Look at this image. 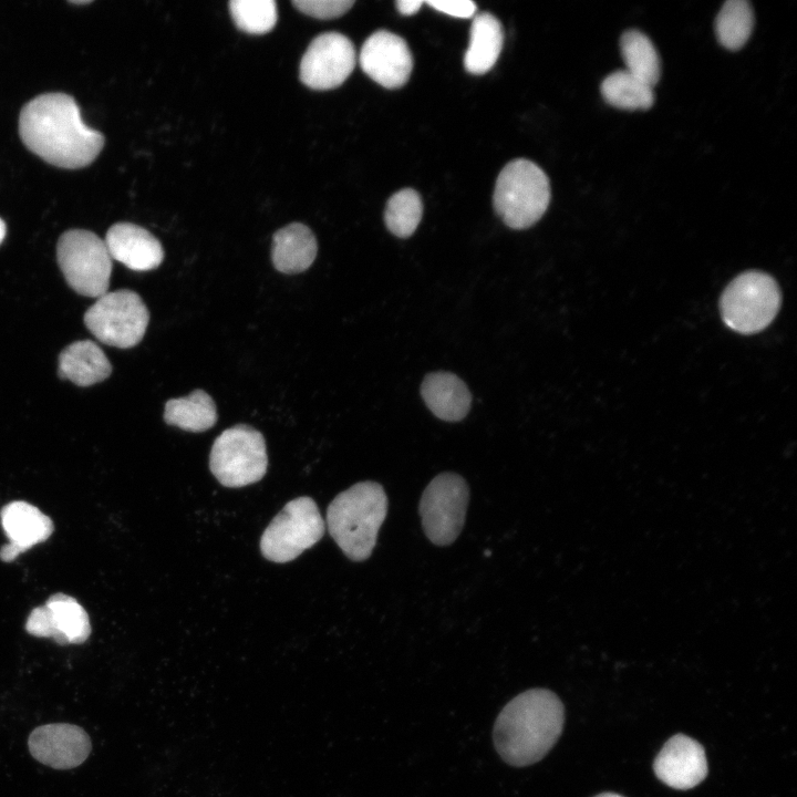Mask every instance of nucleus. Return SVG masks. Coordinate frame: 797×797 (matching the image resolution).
Segmentation results:
<instances>
[{
    "mask_svg": "<svg viewBox=\"0 0 797 797\" xmlns=\"http://www.w3.org/2000/svg\"><path fill=\"white\" fill-rule=\"evenodd\" d=\"M19 135L43 161L71 169L90 165L105 142L82 121L75 100L59 92L38 95L22 107Z\"/></svg>",
    "mask_w": 797,
    "mask_h": 797,
    "instance_id": "nucleus-1",
    "label": "nucleus"
},
{
    "mask_svg": "<svg viewBox=\"0 0 797 797\" xmlns=\"http://www.w3.org/2000/svg\"><path fill=\"white\" fill-rule=\"evenodd\" d=\"M565 722L559 697L546 689L527 690L509 701L494 726V744L509 765L540 760L558 741Z\"/></svg>",
    "mask_w": 797,
    "mask_h": 797,
    "instance_id": "nucleus-2",
    "label": "nucleus"
},
{
    "mask_svg": "<svg viewBox=\"0 0 797 797\" xmlns=\"http://www.w3.org/2000/svg\"><path fill=\"white\" fill-rule=\"evenodd\" d=\"M387 507L383 487L371 480L352 485L330 503L328 530L350 560L363 561L371 556Z\"/></svg>",
    "mask_w": 797,
    "mask_h": 797,
    "instance_id": "nucleus-3",
    "label": "nucleus"
},
{
    "mask_svg": "<svg viewBox=\"0 0 797 797\" xmlns=\"http://www.w3.org/2000/svg\"><path fill=\"white\" fill-rule=\"evenodd\" d=\"M493 201L497 215L508 227L529 228L548 208V177L538 165L528 159L511 161L497 177Z\"/></svg>",
    "mask_w": 797,
    "mask_h": 797,
    "instance_id": "nucleus-4",
    "label": "nucleus"
},
{
    "mask_svg": "<svg viewBox=\"0 0 797 797\" xmlns=\"http://www.w3.org/2000/svg\"><path fill=\"white\" fill-rule=\"evenodd\" d=\"M268 456L262 434L250 425L225 429L214 442L209 468L225 487H244L259 482L267 473Z\"/></svg>",
    "mask_w": 797,
    "mask_h": 797,
    "instance_id": "nucleus-5",
    "label": "nucleus"
},
{
    "mask_svg": "<svg viewBox=\"0 0 797 797\" xmlns=\"http://www.w3.org/2000/svg\"><path fill=\"white\" fill-rule=\"evenodd\" d=\"M779 306L780 292L776 281L759 271H747L736 277L720 301L725 324L744 334L765 329L776 317Z\"/></svg>",
    "mask_w": 797,
    "mask_h": 797,
    "instance_id": "nucleus-6",
    "label": "nucleus"
},
{
    "mask_svg": "<svg viewBox=\"0 0 797 797\" xmlns=\"http://www.w3.org/2000/svg\"><path fill=\"white\" fill-rule=\"evenodd\" d=\"M56 259L68 284L79 294L99 298L107 292L112 258L104 240L85 229L61 235Z\"/></svg>",
    "mask_w": 797,
    "mask_h": 797,
    "instance_id": "nucleus-7",
    "label": "nucleus"
},
{
    "mask_svg": "<svg viewBox=\"0 0 797 797\" xmlns=\"http://www.w3.org/2000/svg\"><path fill=\"white\" fill-rule=\"evenodd\" d=\"M325 522L314 500L297 497L275 516L260 538V551L270 561L294 560L324 535Z\"/></svg>",
    "mask_w": 797,
    "mask_h": 797,
    "instance_id": "nucleus-8",
    "label": "nucleus"
},
{
    "mask_svg": "<svg viewBox=\"0 0 797 797\" xmlns=\"http://www.w3.org/2000/svg\"><path fill=\"white\" fill-rule=\"evenodd\" d=\"M149 312L143 299L128 289L99 297L84 314V323L102 343L128 349L143 339Z\"/></svg>",
    "mask_w": 797,
    "mask_h": 797,
    "instance_id": "nucleus-9",
    "label": "nucleus"
},
{
    "mask_svg": "<svg viewBox=\"0 0 797 797\" xmlns=\"http://www.w3.org/2000/svg\"><path fill=\"white\" fill-rule=\"evenodd\" d=\"M469 489L455 473H442L425 487L420 500V516L426 537L437 546L453 544L466 518Z\"/></svg>",
    "mask_w": 797,
    "mask_h": 797,
    "instance_id": "nucleus-10",
    "label": "nucleus"
},
{
    "mask_svg": "<svg viewBox=\"0 0 797 797\" xmlns=\"http://www.w3.org/2000/svg\"><path fill=\"white\" fill-rule=\"evenodd\" d=\"M355 65V50L348 37L339 32L317 35L307 48L301 62V82L313 90L340 86Z\"/></svg>",
    "mask_w": 797,
    "mask_h": 797,
    "instance_id": "nucleus-11",
    "label": "nucleus"
},
{
    "mask_svg": "<svg viewBox=\"0 0 797 797\" xmlns=\"http://www.w3.org/2000/svg\"><path fill=\"white\" fill-rule=\"evenodd\" d=\"M25 631L62 645L81 644L91 634V623L87 612L75 598L59 592L30 612Z\"/></svg>",
    "mask_w": 797,
    "mask_h": 797,
    "instance_id": "nucleus-12",
    "label": "nucleus"
},
{
    "mask_svg": "<svg viewBox=\"0 0 797 797\" xmlns=\"http://www.w3.org/2000/svg\"><path fill=\"white\" fill-rule=\"evenodd\" d=\"M359 61L363 72L386 89L404 85L413 69L407 43L385 30L376 31L365 40Z\"/></svg>",
    "mask_w": 797,
    "mask_h": 797,
    "instance_id": "nucleus-13",
    "label": "nucleus"
},
{
    "mask_svg": "<svg viewBox=\"0 0 797 797\" xmlns=\"http://www.w3.org/2000/svg\"><path fill=\"white\" fill-rule=\"evenodd\" d=\"M31 755L54 769H70L81 765L92 749L89 734L80 726L53 723L38 726L29 736Z\"/></svg>",
    "mask_w": 797,
    "mask_h": 797,
    "instance_id": "nucleus-14",
    "label": "nucleus"
},
{
    "mask_svg": "<svg viewBox=\"0 0 797 797\" xmlns=\"http://www.w3.org/2000/svg\"><path fill=\"white\" fill-rule=\"evenodd\" d=\"M653 768L667 786L682 790L693 788L707 775L705 751L695 739L676 734L664 744Z\"/></svg>",
    "mask_w": 797,
    "mask_h": 797,
    "instance_id": "nucleus-15",
    "label": "nucleus"
},
{
    "mask_svg": "<svg viewBox=\"0 0 797 797\" xmlns=\"http://www.w3.org/2000/svg\"><path fill=\"white\" fill-rule=\"evenodd\" d=\"M1 525L9 542L0 548V559L13 561L31 547L45 541L53 532L52 519L34 505L15 500L0 511Z\"/></svg>",
    "mask_w": 797,
    "mask_h": 797,
    "instance_id": "nucleus-16",
    "label": "nucleus"
},
{
    "mask_svg": "<svg viewBox=\"0 0 797 797\" xmlns=\"http://www.w3.org/2000/svg\"><path fill=\"white\" fill-rule=\"evenodd\" d=\"M104 242L112 259L135 271L156 269L164 260L159 240L135 224L113 225L107 230Z\"/></svg>",
    "mask_w": 797,
    "mask_h": 797,
    "instance_id": "nucleus-17",
    "label": "nucleus"
},
{
    "mask_svg": "<svg viewBox=\"0 0 797 797\" xmlns=\"http://www.w3.org/2000/svg\"><path fill=\"white\" fill-rule=\"evenodd\" d=\"M421 394L431 412L446 422L462 421L470 408L468 387L449 372L427 374L421 385Z\"/></svg>",
    "mask_w": 797,
    "mask_h": 797,
    "instance_id": "nucleus-18",
    "label": "nucleus"
},
{
    "mask_svg": "<svg viewBox=\"0 0 797 797\" xmlns=\"http://www.w3.org/2000/svg\"><path fill=\"white\" fill-rule=\"evenodd\" d=\"M317 252L314 234L301 222L289 224L273 235L271 260L279 272L294 275L306 271L313 263Z\"/></svg>",
    "mask_w": 797,
    "mask_h": 797,
    "instance_id": "nucleus-19",
    "label": "nucleus"
},
{
    "mask_svg": "<svg viewBox=\"0 0 797 797\" xmlns=\"http://www.w3.org/2000/svg\"><path fill=\"white\" fill-rule=\"evenodd\" d=\"M112 366L103 350L93 341L69 344L59 356V376L79 386H90L111 375Z\"/></svg>",
    "mask_w": 797,
    "mask_h": 797,
    "instance_id": "nucleus-20",
    "label": "nucleus"
},
{
    "mask_svg": "<svg viewBox=\"0 0 797 797\" xmlns=\"http://www.w3.org/2000/svg\"><path fill=\"white\" fill-rule=\"evenodd\" d=\"M504 43L503 27L498 19L488 13L477 14L470 28L469 46L464 56L468 73L484 74L496 63Z\"/></svg>",
    "mask_w": 797,
    "mask_h": 797,
    "instance_id": "nucleus-21",
    "label": "nucleus"
},
{
    "mask_svg": "<svg viewBox=\"0 0 797 797\" xmlns=\"http://www.w3.org/2000/svg\"><path fill=\"white\" fill-rule=\"evenodd\" d=\"M217 417L213 397L200 389L187 396L167 401L164 408V421L168 425L193 433L211 428Z\"/></svg>",
    "mask_w": 797,
    "mask_h": 797,
    "instance_id": "nucleus-22",
    "label": "nucleus"
},
{
    "mask_svg": "<svg viewBox=\"0 0 797 797\" xmlns=\"http://www.w3.org/2000/svg\"><path fill=\"white\" fill-rule=\"evenodd\" d=\"M620 50L625 71L654 87L661 75V61L649 37L639 30H628L620 39Z\"/></svg>",
    "mask_w": 797,
    "mask_h": 797,
    "instance_id": "nucleus-23",
    "label": "nucleus"
},
{
    "mask_svg": "<svg viewBox=\"0 0 797 797\" xmlns=\"http://www.w3.org/2000/svg\"><path fill=\"white\" fill-rule=\"evenodd\" d=\"M604 101L620 110H648L654 103L653 87L625 70L609 74L601 83Z\"/></svg>",
    "mask_w": 797,
    "mask_h": 797,
    "instance_id": "nucleus-24",
    "label": "nucleus"
},
{
    "mask_svg": "<svg viewBox=\"0 0 797 797\" xmlns=\"http://www.w3.org/2000/svg\"><path fill=\"white\" fill-rule=\"evenodd\" d=\"M754 27V12L746 0L726 1L715 20L718 42L728 50L741 49L751 37Z\"/></svg>",
    "mask_w": 797,
    "mask_h": 797,
    "instance_id": "nucleus-25",
    "label": "nucleus"
},
{
    "mask_svg": "<svg viewBox=\"0 0 797 797\" xmlns=\"http://www.w3.org/2000/svg\"><path fill=\"white\" fill-rule=\"evenodd\" d=\"M423 215L420 194L411 188L395 193L386 204L384 220L387 229L396 237H410L417 228Z\"/></svg>",
    "mask_w": 797,
    "mask_h": 797,
    "instance_id": "nucleus-26",
    "label": "nucleus"
},
{
    "mask_svg": "<svg viewBox=\"0 0 797 797\" xmlns=\"http://www.w3.org/2000/svg\"><path fill=\"white\" fill-rule=\"evenodd\" d=\"M229 11L236 27L250 34L271 31L278 18L273 0H231Z\"/></svg>",
    "mask_w": 797,
    "mask_h": 797,
    "instance_id": "nucleus-27",
    "label": "nucleus"
},
{
    "mask_svg": "<svg viewBox=\"0 0 797 797\" xmlns=\"http://www.w3.org/2000/svg\"><path fill=\"white\" fill-rule=\"evenodd\" d=\"M292 4L302 13L317 19H334L343 15L354 4L353 0H294Z\"/></svg>",
    "mask_w": 797,
    "mask_h": 797,
    "instance_id": "nucleus-28",
    "label": "nucleus"
},
{
    "mask_svg": "<svg viewBox=\"0 0 797 797\" xmlns=\"http://www.w3.org/2000/svg\"><path fill=\"white\" fill-rule=\"evenodd\" d=\"M435 10L456 18H470L476 12V4L470 0H426Z\"/></svg>",
    "mask_w": 797,
    "mask_h": 797,
    "instance_id": "nucleus-29",
    "label": "nucleus"
},
{
    "mask_svg": "<svg viewBox=\"0 0 797 797\" xmlns=\"http://www.w3.org/2000/svg\"><path fill=\"white\" fill-rule=\"evenodd\" d=\"M423 3V0H397L395 4L401 14L412 15L420 10Z\"/></svg>",
    "mask_w": 797,
    "mask_h": 797,
    "instance_id": "nucleus-30",
    "label": "nucleus"
},
{
    "mask_svg": "<svg viewBox=\"0 0 797 797\" xmlns=\"http://www.w3.org/2000/svg\"><path fill=\"white\" fill-rule=\"evenodd\" d=\"M7 232V227L4 221L0 218V244L3 241Z\"/></svg>",
    "mask_w": 797,
    "mask_h": 797,
    "instance_id": "nucleus-31",
    "label": "nucleus"
},
{
    "mask_svg": "<svg viewBox=\"0 0 797 797\" xmlns=\"http://www.w3.org/2000/svg\"><path fill=\"white\" fill-rule=\"evenodd\" d=\"M70 3L82 6L93 2V0H69Z\"/></svg>",
    "mask_w": 797,
    "mask_h": 797,
    "instance_id": "nucleus-32",
    "label": "nucleus"
},
{
    "mask_svg": "<svg viewBox=\"0 0 797 797\" xmlns=\"http://www.w3.org/2000/svg\"><path fill=\"white\" fill-rule=\"evenodd\" d=\"M594 797H623V796H621V795H619V794H614V793H602V794H599V795H597V796H594Z\"/></svg>",
    "mask_w": 797,
    "mask_h": 797,
    "instance_id": "nucleus-33",
    "label": "nucleus"
}]
</instances>
